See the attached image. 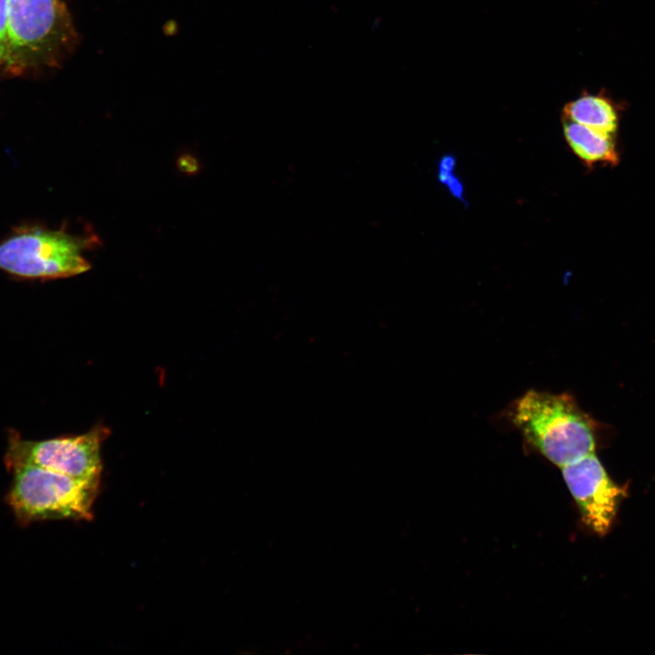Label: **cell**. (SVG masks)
<instances>
[{
    "mask_svg": "<svg viewBox=\"0 0 655 655\" xmlns=\"http://www.w3.org/2000/svg\"><path fill=\"white\" fill-rule=\"evenodd\" d=\"M509 418L524 438L559 468L595 453L593 423L569 394L529 389L513 403Z\"/></svg>",
    "mask_w": 655,
    "mask_h": 655,
    "instance_id": "cell-1",
    "label": "cell"
},
{
    "mask_svg": "<svg viewBox=\"0 0 655 655\" xmlns=\"http://www.w3.org/2000/svg\"><path fill=\"white\" fill-rule=\"evenodd\" d=\"M9 471L13 479L5 502L20 526L43 520L93 518L99 482L32 465L16 466Z\"/></svg>",
    "mask_w": 655,
    "mask_h": 655,
    "instance_id": "cell-2",
    "label": "cell"
},
{
    "mask_svg": "<svg viewBox=\"0 0 655 655\" xmlns=\"http://www.w3.org/2000/svg\"><path fill=\"white\" fill-rule=\"evenodd\" d=\"M98 240L94 235L72 234L64 227L55 230L40 226L18 227L0 242V269L31 279L76 276L89 270L83 253Z\"/></svg>",
    "mask_w": 655,
    "mask_h": 655,
    "instance_id": "cell-3",
    "label": "cell"
},
{
    "mask_svg": "<svg viewBox=\"0 0 655 655\" xmlns=\"http://www.w3.org/2000/svg\"><path fill=\"white\" fill-rule=\"evenodd\" d=\"M74 39L71 20L60 0H9L5 54L14 60L52 61Z\"/></svg>",
    "mask_w": 655,
    "mask_h": 655,
    "instance_id": "cell-4",
    "label": "cell"
},
{
    "mask_svg": "<svg viewBox=\"0 0 655 655\" xmlns=\"http://www.w3.org/2000/svg\"><path fill=\"white\" fill-rule=\"evenodd\" d=\"M108 433V428L97 426L78 436L28 440L12 431L4 457L5 465L8 471L16 466L32 465L77 479L99 482L101 443Z\"/></svg>",
    "mask_w": 655,
    "mask_h": 655,
    "instance_id": "cell-5",
    "label": "cell"
},
{
    "mask_svg": "<svg viewBox=\"0 0 655 655\" xmlns=\"http://www.w3.org/2000/svg\"><path fill=\"white\" fill-rule=\"evenodd\" d=\"M584 522L604 535L614 519L621 490L608 477L595 453L560 468Z\"/></svg>",
    "mask_w": 655,
    "mask_h": 655,
    "instance_id": "cell-6",
    "label": "cell"
},
{
    "mask_svg": "<svg viewBox=\"0 0 655 655\" xmlns=\"http://www.w3.org/2000/svg\"><path fill=\"white\" fill-rule=\"evenodd\" d=\"M564 137L573 153L588 166H616L619 155L615 136H606L562 117Z\"/></svg>",
    "mask_w": 655,
    "mask_h": 655,
    "instance_id": "cell-7",
    "label": "cell"
},
{
    "mask_svg": "<svg viewBox=\"0 0 655 655\" xmlns=\"http://www.w3.org/2000/svg\"><path fill=\"white\" fill-rule=\"evenodd\" d=\"M562 117L610 136H615L619 124L615 107L600 95L585 94L568 103Z\"/></svg>",
    "mask_w": 655,
    "mask_h": 655,
    "instance_id": "cell-8",
    "label": "cell"
},
{
    "mask_svg": "<svg viewBox=\"0 0 655 655\" xmlns=\"http://www.w3.org/2000/svg\"><path fill=\"white\" fill-rule=\"evenodd\" d=\"M454 164L455 160L451 156L442 159L439 166V179L449 187L451 193L455 196L460 197L463 189L459 181L453 176L452 169L454 167Z\"/></svg>",
    "mask_w": 655,
    "mask_h": 655,
    "instance_id": "cell-9",
    "label": "cell"
},
{
    "mask_svg": "<svg viewBox=\"0 0 655 655\" xmlns=\"http://www.w3.org/2000/svg\"><path fill=\"white\" fill-rule=\"evenodd\" d=\"M176 166L182 173L186 175H196L200 169L198 160L190 154L181 155L177 158Z\"/></svg>",
    "mask_w": 655,
    "mask_h": 655,
    "instance_id": "cell-10",
    "label": "cell"
},
{
    "mask_svg": "<svg viewBox=\"0 0 655 655\" xmlns=\"http://www.w3.org/2000/svg\"><path fill=\"white\" fill-rule=\"evenodd\" d=\"M8 2L0 0V47L5 54L7 43Z\"/></svg>",
    "mask_w": 655,
    "mask_h": 655,
    "instance_id": "cell-11",
    "label": "cell"
},
{
    "mask_svg": "<svg viewBox=\"0 0 655 655\" xmlns=\"http://www.w3.org/2000/svg\"><path fill=\"white\" fill-rule=\"evenodd\" d=\"M5 55L4 50L0 47V58Z\"/></svg>",
    "mask_w": 655,
    "mask_h": 655,
    "instance_id": "cell-12",
    "label": "cell"
}]
</instances>
